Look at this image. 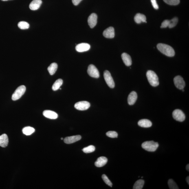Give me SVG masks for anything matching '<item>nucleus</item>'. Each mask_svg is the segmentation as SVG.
Returning <instances> with one entry per match:
<instances>
[{"instance_id": "nucleus-1", "label": "nucleus", "mask_w": 189, "mask_h": 189, "mask_svg": "<svg viewBox=\"0 0 189 189\" xmlns=\"http://www.w3.org/2000/svg\"><path fill=\"white\" fill-rule=\"evenodd\" d=\"M157 48L163 54L169 57H173L175 53L173 48L165 44L160 43L157 45Z\"/></svg>"}, {"instance_id": "nucleus-2", "label": "nucleus", "mask_w": 189, "mask_h": 189, "mask_svg": "<svg viewBox=\"0 0 189 189\" xmlns=\"http://www.w3.org/2000/svg\"><path fill=\"white\" fill-rule=\"evenodd\" d=\"M146 76L148 81L153 87H157L159 84L158 76L154 71H148L146 73Z\"/></svg>"}, {"instance_id": "nucleus-3", "label": "nucleus", "mask_w": 189, "mask_h": 189, "mask_svg": "<svg viewBox=\"0 0 189 189\" xmlns=\"http://www.w3.org/2000/svg\"><path fill=\"white\" fill-rule=\"evenodd\" d=\"M142 147L147 151L154 152L157 150L159 146V144L153 141H146L142 145Z\"/></svg>"}, {"instance_id": "nucleus-4", "label": "nucleus", "mask_w": 189, "mask_h": 189, "mask_svg": "<svg viewBox=\"0 0 189 189\" xmlns=\"http://www.w3.org/2000/svg\"><path fill=\"white\" fill-rule=\"evenodd\" d=\"M26 88L24 86H21L18 87L12 95V99L13 101H16L21 98L25 93Z\"/></svg>"}, {"instance_id": "nucleus-5", "label": "nucleus", "mask_w": 189, "mask_h": 189, "mask_svg": "<svg viewBox=\"0 0 189 189\" xmlns=\"http://www.w3.org/2000/svg\"><path fill=\"white\" fill-rule=\"evenodd\" d=\"M104 77L106 83L109 87L111 88L115 87V84L111 73L108 71H104Z\"/></svg>"}, {"instance_id": "nucleus-6", "label": "nucleus", "mask_w": 189, "mask_h": 189, "mask_svg": "<svg viewBox=\"0 0 189 189\" xmlns=\"http://www.w3.org/2000/svg\"><path fill=\"white\" fill-rule=\"evenodd\" d=\"M172 115L174 120L182 122L185 119V116L182 111L179 109L174 110L172 113Z\"/></svg>"}, {"instance_id": "nucleus-7", "label": "nucleus", "mask_w": 189, "mask_h": 189, "mask_svg": "<svg viewBox=\"0 0 189 189\" xmlns=\"http://www.w3.org/2000/svg\"><path fill=\"white\" fill-rule=\"evenodd\" d=\"M87 72L89 76L93 78H98L100 77V73L98 70L93 65H90L89 66Z\"/></svg>"}, {"instance_id": "nucleus-8", "label": "nucleus", "mask_w": 189, "mask_h": 189, "mask_svg": "<svg viewBox=\"0 0 189 189\" xmlns=\"http://www.w3.org/2000/svg\"><path fill=\"white\" fill-rule=\"evenodd\" d=\"M91 104L89 102L86 101H83L76 103L75 104L74 107L79 111H85L89 109L90 107Z\"/></svg>"}, {"instance_id": "nucleus-9", "label": "nucleus", "mask_w": 189, "mask_h": 189, "mask_svg": "<svg viewBox=\"0 0 189 189\" xmlns=\"http://www.w3.org/2000/svg\"><path fill=\"white\" fill-rule=\"evenodd\" d=\"M174 82L177 88L180 90L184 89L185 83L182 77L180 76H176L174 79Z\"/></svg>"}, {"instance_id": "nucleus-10", "label": "nucleus", "mask_w": 189, "mask_h": 189, "mask_svg": "<svg viewBox=\"0 0 189 189\" xmlns=\"http://www.w3.org/2000/svg\"><path fill=\"white\" fill-rule=\"evenodd\" d=\"M98 16L96 14L93 13L91 14L88 18V22L91 28H93L97 23Z\"/></svg>"}, {"instance_id": "nucleus-11", "label": "nucleus", "mask_w": 189, "mask_h": 189, "mask_svg": "<svg viewBox=\"0 0 189 189\" xmlns=\"http://www.w3.org/2000/svg\"><path fill=\"white\" fill-rule=\"evenodd\" d=\"M91 46L89 44L82 43L77 45L76 49V51L78 52H83L89 50Z\"/></svg>"}, {"instance_id": "nucleus-12", "label": "nucleus", "mask_w": 189, "mask_h": 189, "mask_svg": "<svg viewBox=\"0 0 189 189\" xmlns=\"http://www.w3.org/2000/svg\"><path fill=\"white\" fill-rule=\"evenodd\" d=\"M103 35L106 38L112 39L115 37L114 29L113 27H110L106 29L103 32Z\"/></svg>"}, {"instance_id": "nucleus-13", "label": "nucleus", "mask_w": 189, "mask_h": 189, "mask_svg": "<svg viewBox=\"0 0 189 189\" xmlns=\"http://www.w3.org/2000/svg\"><path fill=\"white\" fill-rule=\"evenodd\" d=\"M81 139L80 135L74 136L66 137L64 139V142L66 144H71L79 141Z\"/></svg>"}, {"instance_id": "nucleus-14", "label": "nucleus", "mask_w": 189, "mask_h": 189, "mask_svg": "<svg viewBox=\"0 0 189 189\" xmlns=\"http://www.w3.org/2000/svg\"><path fill=\"white\" fill-rule=\"evenodd\" d=\"M43 114L44 116L46 118L53 120L57 118L58 116L57 113L49 110H46L44 111Z\"/></svg>"}, {"instance_id": "nucleus-15", "label": "nucleus", "mask_w": 189, "mask_h": 189, "mask_svg": "<svg viewBox=\"0 0 189 189\" xmlns=\"http://www.w3.org/2000/svg\"><path fill=\"white\" fill-rule=\"evenodd\" d=\"M137 95L135 91H132L128 96V101L130 105H133L135 103L137 100Z\"/></svg>"}, {"instance_id": "nucleus-16", "label": "nucleus", "mask_w": 189, "mask_h": 189, "mask_svg": "<svg viewBox=\"0 0 189 189\" xmlns=\"http://www.w3.org/2000/svg\"><path fill=\"white\" fill-rule=\"evenodd\" d=\"M42 3L41 0H34L30 4L29 8L32 10H36L40 8Z\"/></svg>"}, {"instance_id": "nucleus-17", "label": "nucleus", "mask_w": 189, "mask_h": 189, "mask_svg": "<svg viewBox=\"0 0 189 189\" xmlns=\"http://www.w3.org/2000/svg\"><path fill=\"white\" fill-rule=\"evenodd\" d=\"M122 58L123 61L126 66H130L131 65L132 59L131 56L129 54L125 53H123L122 54Z\"/></svg>"}, {"instance_id": "nucleus-18", "label": "nucleus", "mask_w": 189, "mask_h": 189, "mask_svg": "<svg viewBox=\"0 0 189 189\" xmlns=\"http://www.w3.org/2000/svg\"><path fill=\"white\" fill-rule=\"evenodd\" d=\"M108 159L104 157L98 158L95 163V165L98 168H101L104 166L107 163Z\"/></svg>"}, {"instance_id": "nucleus-19", "label": "nucleus", "mask_w": 189, "mask_h": 189, "mask_svg": "<svg viewBox=\"0 0 189 189\" xmlns=\"http://www.w3.org/2000/svg\"><path fill=\"white\" fill-rule=\"evenodd\" d=\"M9 138L6 134H3L0 136V146L2 148H5L8 146Z\"/></svg>"}, {"instance_id": "nucleus-20", "label": "nucleus", "mask_w": 189, "mask_h": 189, "mask_svg": "<svg viewBox=\"0 0 189 189\" xmlns=\"http://www.w3.org/2000/svg\"><path fill=\"white\" fill-rule=\"evenodd\" d=\"M146 16L144 14L140 13L137 14L135 16L134 20L137 24H141L142 22L146 23Z\"/></svg>"}, {"instance_id": "nucleus-21", "label": "nucleus", "mask_w": 189, "mask_h": 189, "mask_svg": "<svg viewBox=\"0 0 189 189\" xmlns=\"http://www.w3.org/2000/svg\"><path fill=\"white\" fill-rule=\"evenodd\" d=\"M138 125L141 127L148 128L151 127L152 123L151 121L147 119H142L139 121Z\"/></svg>"}, {"instance_id": "nucleus-22", "label": "nucleus", "mask_w": 189, "mask_h": 189, "mask_svg": "<svg viewBox=\"0 0 189 189\" xmlns=\"http://www.w3.org/2000/svg\"><path fill=\"white\" fill-rule=\"evenodd\" d=\"M57 69V64L56 63H53L51 64V65L47 69L49 74L51 76H52L56 73Z\"/></svg>"}, {"instance_id": "nucleus-23", "label": "nucleus", "mask_w": 189, "mask_h": 189, "mask_svg": "<svg viewBox=\"0 0 189 189\" xmlns=\"http://www.w3.org/2000/svg\"><path fill=\"white\" fill-rule=\"evenodd\" d=\"M35 131L34 128L30 126H27L24 128L22 130V132L24 134L29 136L32 134Z\"/></svg>"}, {"instance_id": "nucleus-24", "label": "nucleus", "mask_w": 189, "mask_h": 189, "mask_svg": "<svg viewBox=\"0 0 189 189\" xmlns=\"http://www.w3.org/2000/svg\"><path fill=\"white\" fill-rule=\"evenodd\" d=\"M63 80L61 79H58L56 81L52 86V89L53 91H56L60 88L61 86L63 84Z\"/></svg>"}, {"instance_id": "nucleus-25", "label": "nucleus", "mask_w": 189, "mask_h": 189, "mask_svg": "<svg viewBox=\"0 0 189 189\" xmlns=\"http://www.w3.org/2000/svg\"><path fill=\"white\" fill-rule=\"evenodd\" d=\"M144 181L142 179L138 180L135 183L133 187V189H142L144 186Z\"/></svg>"}, {"instance_id": "nucleus-26", "label": "nucleus", "mask_w": 189, "mask_h": 189, "mask_svg": "<svg viewBox=\"0 0 189 189\" xmlns=\"http://www.w3.org/2000/svg\"><path fill=\"white\" fill-rule=\"evenodd\" d=\"M18 26L20 29L22 30H25V29H27L30 27V25L29 24L26 22L21 21L18 24Z\"/></svg>"}, {"instance_id": "nucleus-27", "label": "nucleus", "mask_w": 189, "mask_h": 189, "mask_svg": "<svg viewBox=\"0 0 189 189\" xmlns=\"http://www.w3.org/2000/svg\"><path fill=\"white\" fill-rule=\"evenodd\" d=\"M95 150V148L93 145H90L82 149V151L85 153H91V152H94Z\"/></svg>"}, {"instance_id": "nucleus-28", "label": "nucleus", "mask_w": 189, "mask_h": 189, "mask_svg": "<svg viewBox=\"0 0 189 189\" xmlns=\"http://www.w3.org/2000/svg\"><path fill=\"white\" fill-rule=\"evenodd\" d=\"M168 184L169 187L170 189H179L175 182L172 179L169 180Z\"/></svg>"}, {"instance_id": "nucleus-29", "label": "nucleus", "mask_w": 189, "mask_h": 189, "mask_svg": "<svg viewBox=\"0 0 189 189\" xmlns=\"http://www.w3.org/2000/svg\"><path fill=\"white\" fill-rule=\"evenodd\" d=\"M178 19L177 17H175L171 20H170V21L169 25L168 27L169 28H172L175 27L178 22Z\"/></svg>"}, {"instance_id": "nucleus-30", "label": "nucleus", "mask_w": 189, "mask_h": 189, "mask_svg": "<svg viewBox=\"0 0 189 189\" xmlns=\"http://www.w3.org/2000/svg\"><path fill=\"white\" fill-rule=\"evenodd\" d=\"M167 4L171 5H176L179 4L180 0H163Z\"/></svg>"}, {"instance_id": "nucleus-31", "label": "nucleus", "mask_w": 189, "mask_h": 189, "mask_svg": "<svg viewBox=\"0 0 189 189\" xmlns=\"http://www.w3.org/2000/svg\"><path fill=\"white\" fill-rule=\"evenodd\" d=\"M102 178L106 184H107L108 186L111 187H112V183L111 181L109 180V179H108V178L105 174L102 175Z\"/></svg>"}, {"instance_id": "nucleus-32", "label": "nucleus", "mask_w": 189, "mask_h": 189, "mask_svg": "<svg viewBox=\"0 0 189 189\" xmlns=\"http://www.w3.org/2000/svg\"><path fill=\"white\" fill-rule=\"evenodd\" d=\"M106 135L108 137L111 138H115L118 137V133L114 131H109L106 133Z\"/></svg>"}, {"instance_id": "nucleus-33", "label": "nucleus", "mask_w": 189, "mask_h": 189, "mask_svg": "<svg viewBox=\"0 0 189 189\" xmlns=\"http://www.w3.org/2000/svg\"><path fill=\"white\" fill-rule=\"evenodd\" d=\"M170 21L168 20H165L163 22L161 26V28H165L168 27L169 25Z\"/></svg>"}, {"instance_id": "nucleus-34", "label": "nucleus", "mask_w": 189, "mask_h": 189, "mask_svg": "<svg viewBox=\"0 0 189 189\" xmlns=\"http://www.w3.org/2000/svg\"><path fill=\"white\" fill-rule=\"evenodd\" d=\"M151 1L153 8L156 10H158L159 9V6L157 3L156 0H151Z\"/></svg>"}, {"instance_id": "nucleus-35", "label": "nucleus", "mask_w": 189, "mask_h": 189, "mask_svg": "<svg viewBox=\"0 0 189 189\" xmlns=\"http://www.w3.org/2000/svg\"><path fill=\"white\" fill-rule=\"evenodd\" d=\"M82 0H72V3L75 5H78Z\"/></svg>"}, {"instance_id": "nucleus-36", "label": "nucleus", "mask_w": 189, "mask_h": 189, "mask_svg": "<svg viewBox=\"0 0 189 189\" xmlns=\"http://www.w3.org/2000/svg\"><path fill=\"white\" fill-rule=\"evenodd\" d=\"M186 181L187 183H188V184H189V176H188V177L186 178Z\"/></svg>"}, {"instance_id": "nucleus-37", "label": "nucleus", "mask_w": 189, "mask_h": 189, "mask_svg": "<svg viewBox=\"0 0 189 189\" xmlns=\"http://www.w3.org/2000/svg\"><path fill=\"white\" fill-rule=\"evenodd\" d=\"M186 170H188V171H189V164H188L187 165L186 167Z\"/></svg>"}, {"instance_id": "nucleus-38", "label": "nucleus", "mask_w": 189, "mask_h": 189, "mask_svg": "<svg viewBox=\"0 0 189 189\" xmlns=\"http://www.w3.org/2000/svg\"><path fill=\"white\" fill-rule=\"evenodd\" d=\"M2 1H9V0H2Z\"/></svg>"}, {"instance_id": "nucleus-39", "label": "nucleus", "mask_w": 189, "mask_h": 189, "mask_svg": "<svg viewBox=\"0 0 189 189\" xmlns=\"http://www.w3.org/2000/svg\"><path fill=\"white\" fill-rule=\"evenodd\" d=\"M63 138H61V140H63Z\"/></svg>"}]
</instances>
